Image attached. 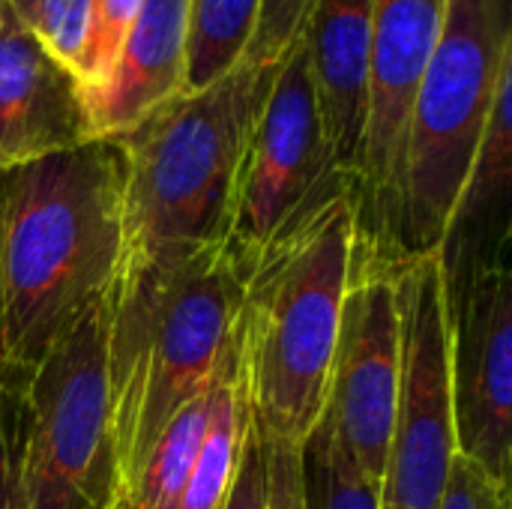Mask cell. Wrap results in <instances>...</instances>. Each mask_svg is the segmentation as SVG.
Masks as SVG:
<instances>
[{
  "instance_id": "9",
  "label": "cell",
  "mask_w": 512,
  "mask_h": 509,
  "mask_svg": "<svg viewBox=\"0 0 512 509\" xmlns=\"http://www.w3.org/2000/svg\"><path fill=\"white\" fill-rule=\"evenodd\" d=\"M399 384V312L393 288V252L360 231L348 282L342 327L333 357L324 420L354 465L384 483Z\"/></svg>"
},
{
  "instance_id": "18",
  "label": "cell",
  "mask_w": 512,
  "mask_h": 509,
  "mask_svg": "<svg viewBox=\"0 0 512 509\" xmlns=\"http://www.w3.org/2000/svg\"><path fill=\"white\" fill-rule=\"evenodd\" d=\"M261 0H189L186 90H201L246 63Z\"/></svg>"
},
{
  "instance_id": "29",
  "label": "cell",
  "mask_w": 512,
  "mask_h": 509,
  "mask_svg": "<svg viewBox=\"0 0 512 509\" xmlns=\"http://www.w3.org/2000/svg\"><path fill=\"white\" fill-rule=\"evenodd\" d=\"M384 509H393V507H384Z\"/></svg>"
},
{
  "instance_id": "19",
  "label": "cell",
  "mask_w": 512,
  "mask_h": 509,
  "mask_svg": "<svg viewBox=\"0 0 512 509\" xmlns=\"http://www.w3.org/2000/svg\"><path fill=\"white\" fill-rule=\"evenodd\" d=\"M300 456L306 509H384L381 486L354 465L324 417Z\"/></svg>"
},
{
  "instance_id": "15",
  "label": "cell",
  "mask_w": 512,
  "mask_h": 509,
  "mask_svg": "<svg viewBox=\"0 0 512 509\" xmlns=\"http://www.w3.org/2000/svg\"><path fill=\"white\" fill-rule=\"evenodd\" d=\"M249 426H252V414H249V399L240 372L237 333H234V342L222 360L216 402H213L204 444L195 456V465L174 509H222L240 471Z\"/></svg>"
},
{
  "instance_id": "26",
  "label": "cell",
  "mask_w": 512,
  "mask_h": 509,
  "mask_svg": "<svg viewBox=\"0 0 512 509\" xmlns=\"http://www.w3.org/2000/svg\"><path fill=\"white\" fill-rule=\"evenodd\" d=\"M222 509H267V465H264V447L249 426V438L243 447L240 471L234 477V486L225 498Z\"/></svg>"
},
{
  "instance_id": "3",
  "label": "cell",
  "mask_w": 512,
  "mask_h": 509,
  "mask_svg": "<svg viewBox=\"0 0 512 509\" xmlns=\"http://www.w3.org/2000/svg\"><path fill=\"white\" fill-rule=\"evenodd\" d=\"M279 63H240L114 141L123 159V258L111 288L174 279L228 243L255 120Z\"/></svg>"
},
{
  "instance_id": "27",
  "label": "cell",
  "mask_w": 512,
  "mask_h": 509,
  "mask_svg": "<svg viewBox=\"0 0 512 509\" xmlns=\"http://www.w3.org/2000/svg\"><path fill=\"white\" fill-rule=\"evenodd\" d=\"M9 6L30 24V18H33V12H36V0H9Z\"/></svg>"
},
{
  "instance_id": "2",
  "label": "cell",
  "mask_w": 512,
  "mask_h": 509,
  "mask_svg": "<svg viewBox=\"0 0 512 509\" xmlns=\"http://www.w3.org/2000/svg\"><path fill=\"white\" fill-rule=\"evenodd\" d=\"M360 231V183L345 177L246 258L237 348L264 444L303 447L324 417Z\"/></svg>"
},
{
  "instance_id": "12",
  "label": "cell",
  "mask_w": 512,
  "mask_h": 509,
  "mask_svg": "<svg viewBox=\"0 0 512 509\" xmlns=\"http://www.w3.org/2000/svg\"><path fill=\"white\" fill-rule=\"evenodd\" d=\"M87 141L78 81L0 0V174Z\"/></svg>"
},
{
  "instance_id": "7",
  "label": "cell",
  "mask_w": 512,
  "mask_h": 509,
  "mask_svg": "<svg viewBox=\"0 0 512 509\" xmlns=\"http://www.w3.org/2000/svg\"><path fill=\"white\" fill-rule=\"evenodd\" d=\"M393 288L399 384L381 507L435 509L456 456L453 330L444 255H393Z\"/></svg>"
},
{
  "instance_id": "11",
  "label": "cell",
  "mask_w": 512,
  "mask_h": 509,
  "mask_svg": "<svg viewBox=\"0 0 512 509\" xmlns=\"http://www.w3.org/2000/svg\"><path fill=\"white\" fill-rule=\"evenodd\" d=\"M447 0H372L369 105L360 153V222L381 249L390 246L411 105L438 48Z\"/></svg>"
},
{
  "instance_id": "8",
  "label": "cell",
  "mask_w": 512,
  "mask_h": 509,
  "mask_svg": "<svg viewBox=\"0 0 512 509\" xmlns=\"http://www.w3.org/2000/svg\"><path fill=\"white\" fill-rule=\"evenodd\" d=\"M351 174L327 144L315 75L303 36L282 54L252 129L240 174L228 246L243 258L264 249L288 222Z\"/></svg>"
},
{
  "instance_id": "23",
  "label": "cell",
  "mask_w": 512,
  "mask_h": 509,
  "mask_svg": "<svg viewBox=\"0 0 512 509\" xmlns=\"http://www.w3.org/2000/svg\"><path fill=\"white\" fill-rule=\"evenodd\" d=\"M435 509H512L510 483L495 480L486 468L456 453Z\"/></svg>"
},
{
  "instance_id": "5",
  "label": "cell",
  "mask_w": 512,
  "mask_h": 509,
  "mask_svg": "<svg viewBox=\"0 0 512 509\" xmlns=\"http://www.w3.org/2000/svg\"><path fill=\"white\" fill-rule=\"evenodd\" d=\"M510 57V0H447L438 48L411 105L399 210L387 252L444 249L501 66Z\"/></svg>"
},
{
  "instance_id": "16",
  "label": "cell",
  "mask_w": 512,
  "mask_h": 509,
  "mask_svg": "<svg viewBox=\"0 0 512 509\" xmlns=\"http://www.w3.org/2000/svg\"><path fill=\"white\" fill-rule=\"evenodd\" d=\"M512 180V57L501 66L498 90L492 99V111L486 129L480 135L465 189L459 195L444 249H453L468 231L486 225L498 207L507 204Z\"/></svg>"
},
{
  "instance_id": "21",
  "label": "cell",
  "mask_w": 512,
  "mask_h": 509,
  "mask_svg": "<svg viewBox=\"0 0 512 509\" xmlns=\"http://www.w3.org/2000/svg\"><path fill=\"white\" fill-rule=\"evenodd\" d=\"M93 0H36L30 30L48 48V54L66 66L75 78V66L87 39Z\"/></svg>"
},
{
  "instance_id": "4",
  "label": "cell",
  "mask_w": 512,
  "mask_h": 509,
  "mask_svg": "<svg viewBox=\"0 0 512 509\" xmlns=\"http://www.w3.org/2000/svg\"><path fill=\"white\" fill-rule=\"evenodd\" d=\"M243 282L246 258L222 243L168 282L108 288L111 504L129 495L165 423L216 378L237 333Z\"/></svg>"
},
{
  "instance_id": "28",
  "label": "cell",
  "mask_w": 512,
  "mask_h": 509,
  "mask_svg": "<svg viewBox=\"0 0 512 509\" xmlns=\"http://www.w3.org/2000/svg\"><path fill=\"white\" fill-rule=\"evenodd\" d=\"M93 509H117V507H114V504H111V501H105V504H102V507H93Z\"/></svg>"
},
{
  "instance_id": "20",
  "label": "cell",
  "mask_w": 512,
  "mask_h": 509,
  "mask_svg": "<svg viewBox=\"0 0 512 509\" xmlns=\"http://www.w3.org/2000/svg\"><path fill=\"white\" fill-rule=\"evenodd\" d=\"M144 0H93L90 9V27H87V39L75 66V81L81 90V99L90 96L93 90H99L105 84V78L111 75L126 36L141 12Z\"/></svg>"
},
{
  "instance_id": "1",
  "label": "cell",
  "mask_w": 512,
  "mask_h": 509,
  "mask_svg": "<svg viewBox=\"0 0 512 509\" xmlns=\"http://www.w3.org/2000/svg\"><path fill=\"white\" fill-rule=\"evenodd\" d=\"M123 258V159L114 141L36 159L0 186V384L21 390L108 294Z\"/></svg>"
},
{
  "instance_id": "24",
  "label": "cell",
  "mask_w": 512,
  "mask_h": 509,
  "mask_svg": "<svg viewBox=\"0 0 512 509\" xmlns=\"http://www.w3.org/2000/svg\"><path fill=\"white\" fill-rule=\"evenodd\" d=\"M21 393L0 384V509H21Z\"/></svg>"
},
{
  "instance_id": "22",
  "label": "cell",
  "mask_w": 512,
  "mask_h": 509,
  "mask_svg": "<svg viewBox=\"0 0 512 509\" xmlns=\"http://www.w3.org/2000/svg\"><path fill=\"white\" fill-rule=\"evenodd\" d=\"M312 3L315 0H261L246 63H279L282 54L300 39Z\"/></svg>"
},
{
  "instance_id": "6",
  "label": "cell",
  "mask_w": 512,
  "mask_h": 509,
  "mask_svg": "<svg viewBox=\"0 0 512 509\" xmlns=\"http://www.w3.org/2000/svg\"><path fill=\"white\" fill-rule=\"evenodd\" d=\"M21 509H93L111 501L108 294L21 384Z\"/></svg>"
},
{
  "instance_id": "10",
  "label": "cell",
  "mask_w": 512,
  "mask_h": 509,
  "mask_svg": "<svg viewBox=\"0 0 512 509\" xmlns=\"http://www.w3.org/2000/svg\"><path fill=\"white\" fill-rule=\"evenodd\" d=\"M450 285L456 453L510 483L512 276L504 252L471 261Z\"/></svg>"
},
{
  "instance_id": "17",
  "label": "cell",
  "mask_w": 512,
  "mask_h": 509,
  "mask_svg": "<svg viewBox=\"0 0 512 509\" xmlns=\"http://www.w3.org/2000/svg\"><path fill=\"white\" fill-rule=\"evenodd\" d=\"M228 354V351H225ZM225 360V357H222ZM222 372V363H219ZM219 372L210 381L204 393H198L192 402H186L159 432L156 444L150 447V456L135 477L129 495L114 504L117 509H174L189 471L195 465V456L204 444L213 402H216V387H219Z\"/></svg>"
},
{
  "instance_id": "25",
  "label": "cell",
  "mask_w": 512,
  "mask_h": 509,
  "mask_svg": "<svg viewBox=\"0 0 512 509\" xmlns=\"http://www.w3.org/2000/svg\"><path fill=\"white\" fill-rule=\"evenodd\" d=\"M261 441V438H258ZM267 465V509H306L303 495V447L264 444Z\"/></svg>"
},
{
  "instance_id": "14",
  "label": "cell",
  "mask_w": 512,
  "mask_h": 509,
  "mask_svg": "<svg viewBox=\"0 0 512 509\" xmlns=\"http://www.w3.org/2000/svg\"><path fill=\"white\" fill-rule=\"evenodd\" d=\"M300 36L309 51L333 162L357 177L369 105L372 0H315Z\"/></svg>"
},
{
  "instance_id": "13",
  "label": "cell",
  "mask_w": 512,
  "mask_h": 509,
  "mask_svg": "<svg viewBox=\"0 0 512 509\" xmlns=\"http://www.w3.org/2000/svg\"><path fill=\"white\" fill-rule=\"evenodd\" d=\"M189 0H144L126 45L99 90L84 96L90 141H120L186 93Z\"/></svg>"
}]
</instances>
